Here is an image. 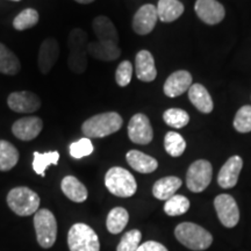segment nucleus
Returning a JSON list of instances; mask_svg holds the SVG:
<instances>
[{
  "label": "nucleus",
  "mask_w": 251,
  "mask_h": 251,
  "mask_svg": "<svg viewBox=\"0 0 251 251\" xmlns=\"http://www.w3.org/2000/svg\"><path fill=\"white\" fill-rule=\"evenodd\" d=\"M121 115L117 112H106L91 117L81 126V130L87 139H100L117 133L121 129Z\"/></svg>",
  "instance_id": "1"
},
{
  "label": "nucleus",
  "mask_w": 251,
  "mask_h": 251,
  "mask_svg": "<svg viewBox=\"0 0 251 251\" xmlns=\"http://www.w3.org/2000/svg\"><path fill=\"white\" fill-rule=\"evenodd\" d=\"M87 45L89 39L85 30L80 28H75L70 31L68 39L69 57L68 65L75 74H83L87 68Z\"/></svg>",
  "instance_id": "2"
},
{
  "label": "nucleus",
  "mask_w": 251,
  "mask_h": 251,
  "mask_svg": "<svg viewBox=\"0 0 251 251\" xmlns=\"http://www.w3.org/2000/svg\"><path fill=\"white\" fill-rule=\"evenodd\" d=\"M175 236L188 249L201 251L212 246L213 236L205 228L192 222H183L175 229Z\"/></svg>",
  "instance_id": "3"
},
{
  "label": "nucleus",
  "mask_w": 251,
  "mask_h": 251,
  "mask_svg": "<svg viewBox=\"0 0 251 251\" xmlns=\"http://www.w3.org/2000/svg\"><path fill=\"white\" fill-rule=\"evenodd\" d=\"M9 208L19 216H29L39 211L40 197L26 186L15 187L7 194Z\"/></svg>",
  "instance_id": "4"
},
{
  "label": "nucleus",
  "mask_w": 251,
  "mask_h": 251,
  "mask_svg": "<svg viewBox=\"0 0 251 251\" xmlns=\"http://www.w3.org/2000/svg\"><path fill=\"white\" fill-rule=\"evenodd\" d=\"M105 185L109 192L120 198L134 196L137 190V184L134 176L120 166L109 169L105 176Z\"/></svg>",
  "instance_id": "5"
},
{
  "label": "nucleus",
  "mask_w": 251,
  "mask_h": 251,
  "mask_svg": "<svg viewBox=\"0 0 251 251\" xmlns=\"http://www.w3.org/2000/svg\"><path fill=\"white\" fill-rule=\"evenodd\" d=\"M68 246L70 251H99V237L90 226L76 224L68 234Z\"/></svg>",
  "instance_id": "6"
},
{
  "label": "nucleus",
  "mask_w": 251,
  "mask_h": 251,
  "mask_svg": "<svg viewBox=\"0 0 251 251\" xmlns=\"http://www.w3.org/2000/svg\"><path fill=\"white\" fill-rule=\"evenodd\" d=\"M37 242L42 248L48 249L54 246L57 237V222L55 215L49 209H39L34 215Z\"/></svg>",
  "instance_id": "7"
},
{
  "label": "nucleus",
  "mask_w": 251,
  "mask_h": 251,
  "mask_svg": "<svg viewBox=\"0 0 251 251\" xmlns=\"http://www.w3.org/2000/svg\"><path fill=\"white\" fill-rule=\"evenodd\" d=\"M212 164L205 159L196 161L188 168L186 174V185L191 192L200 193L205 191L212 181Z\"/></svg>",
  "instance_id": "8"
},
{
  "label": "nucleus",
  "mask_w": 251,
  "mask_h": 251,
  "mask_svg": "<svg viewBox=\"0 0 251 251\" xmlns=\"http://www.w3.org/2000/svg\"><path fill=\"white\" fill-rule=\"evenodd\" d=\"M214 207L218 218L227 228H233L240 221V209L235 199L229 194H220L215 198Z\"/></svg>",
  "instance_id": "9"
},
{
  "label": "nucleus",
  "mask_w": 251,
  "mask_h": 251,
  "mask_svg": "<svg viewBox=\"0 0 251 251\" xmlns=\"http://www.w3.org/2000/svg\"><path fill=\"white\" fill-rule=\"evenodd\" d=\"M128 136L133 143L149 144L153 139V130L147 115L137 113L128 124Z\"/></svg>",
  "instance_id": "10"
},
{
  "label": "nucleus",
  "mask_w": 251,
  "mask_h": 251,
  "mask_svg": "<svg viewBox=\"0 0 251 251\" xmlns=\"http://www.w3.org/2000/svg\"><path fill=\"white\" fill-rule=\"evenodd\" d=\"M8 107L17 113H34L41 107V99L29 91H20L9 94Z\"/></svg>",
  "instance_id": "11"
},
{
  "label": "nucleus",
  "mask_w": 251,
  "mask_h": 251,
  "mask_svg": "<svg viewBox=\"0 0 251 251\" xmlns=\"http://www.w3.org/2000/svg\"><path fill=\"white\" fill-rule=\"evenodd\" d=\"M194 9L200 20L207 25H218L225 19V7L216 0H197Z\"/></svg>",
  "instance_id": "12"
},
{
  "label": "nucleus",
  "mask_w": 251,
  "mask_h": 251,
  "mask_svg": "<svg viewBox=\"0 0 251 251\" xmlns=\"http://www.w3.org/2000/svg\"><path fill=\"white\" fill-rule=\"evenodd\" d=\"M157 8L151 4L143 5L136 12L133 19V29L139 35H147L151 33L157 24Z\"/></svg>",
  "instance_id": "13"
},
{
  "label": "nucleus",
  "mask_w": 251,
  "mask_h": 251,
  "mask_svg": "<svg viewBox=\"0 0 251 251\" xmlns=\"http://www.w3.org/2000/svg\"><path fill=\"white\" fill-rule=\"evenodd\" d=\"M43 121L37 117H27L19 119L12 126V133L21 141H31L36 139L42 131Z\"/></svg>",
  "instance_id": "14"
},
{
  "label": "nucleus",
  "mask_w": 251,
  "mask_h": 251,
  "mask_svg": "<svg viewBox=\"0 0 251 251\" xmlns=\"http://www.w3.org/2000/svg\"><path fill=\"white\" fill-rule=\"evenodd\" d=\"M192 75L186 70H179L171 74L164 83V94L169 98H176L184 94L192 86Z\"/></svg>",
  "instance_id": "15"
},
{
  "label": "nucleus",
  "mask_w": 251,
  "mask_h": 251,
  "mask_svg": "<svg viewBox=\"0 0 251 251\" xmlns=\"http://www.w3.org/2000/svg\"><path fill=\"white\" fill-rule=\"evenodd\" d=\"M59 56V46L57 40L47 39L42 42L39 51V64L40 71L43 75H48L52 67L56 64Z\"/></svg>",
  "instance_id": "16"
},
{
  "label": "nucleus",
  "mask_w": 251,
  "mask_h": 251,
  "mask_svg": "<svg viewBox=\"0 0 251 251\" xmlns=\"http://www.w3.org/2000/svg\"><path fill=\"white\" fill-rule=\"evenodd\" d=\"M243 168L240 156H233L225 163L218 175V183L222 188H233L237 184L238 176Z\"/></svg>",
  "instance_id": "17"
},
{
  "label": "nucleus",
  "mask_w": 251,
  "mask_h": 251,
  "mask_svg": "<svg viewBox=\"0 0 251 251\" xmlns=\"http://www.w3.org/2000/svg\"><path fill=\"white\" fill-rule=\"evenodd\" d=\"M135 72L140 80L150 83L157 77L155 59L148 50H141L135 57Z\"/></svg>",
  "instance_id": "18"
},
{
  "label": "nucleus",
  "mask_w": 251,
  "mask_h": 251,
  "mask_svg": "<svg viewBox=\"0 0 251 251\" xmlns=\"http://www.w3.org/2000/svg\"><path fill=\"white\" fill-rule=\"evenodd\" d=\"M92 28L98 41L113 43V45L119 43V33L117 28L107 17H103V15L97 17L92 23Z\"/></svg>",
  "instance_id": "19"
},
{
  "label": "nucleus",
  "mask_w": 251,
  "mask_h": 251,
  "mask_svg": "<svg viewBox=\"0 0 251 251\" xmlns=\"http://www.w3.org/2000/svg\"><path fill=\"white\" fill-rule=\"evenodd\" d=\"M87 52L93 58L99 59V61H115L120 57L121 49L119 48L118 45H113V43L101 42V41H93L89 42L87 45Z\"/></svg>",
  "instance_id": "20"
},
{
  "label": "nucleus",
  "mask_w": 251,
  "mask_h": 251,
  "mask_svg": "<svg viewBox=\"0 0 251 251\" xmlns=\"http://www.w3.org/2000/svg\"><path fill=\"white\" fill-rule=\"evenodd\" d=\"M188 99L198 111L208 114L213 111V100L211 94L201 84H192L188 89Z\"/></svg>",
  "instance_id": "21"
},
{
  "label": "nucleus",
  "mask_w": 251,
  "mask_h": 251,
  "mask_svg": "<svg viewBox=\"0 0 251 251\" xmlns=\"http://www.w3.org/2000/svg\"><path fill=\"white\" fill-rule=\"evenodd\" d=\"M128 164L140 174H151L158 168V162L155 158L139 150H130L126 155Z\"/></svg>",
  "instance_id": "22"
},
{
  "label": "nucleus",
  "mask_w": 251,
  "mask_h": 251,
  "mask_svg": "<svg viewBox=\"0 0 251 251\" xmlns=\"http://www.w3.org/2000/svg\"><path fill=\"white\" fill-rule=\"evenodd\" d=\"M63 193L67 196L71 201L84 202L87 199V188L83 183H80L74 176H67L63 178L61 183Z\"/></svg>",
  "instance_id": "23"
},
{
  "label": "nucleus",
  "mask_w": 251,
  "mask_h": 251,
  "mask_svg": "<svg viewBox=\"0 0 251 251\" xmlns=\"http://www.w3.org/2000/svg\"><path fill=\"white\" fill-rule=\"evenodd\" d=\"M181 179L175 176H169V177L161 178L153 184L152 194L153 197L158 200H168L171 197H174L177 190H179L181 186Z\"/></svg>",
  "instance_id": "24"
},
{
  "label": "nucleus",
  "mask_w": 251,
  "mask_h": 251,
  "mask_svg": "<svg viewBox=\"0 0 251 251\" xmlns=\"http://www.w3.org/2000/svg\"><path fill=\"white\" fill-rule=\"evenodd\" d=\"M156 8L158 19L163 23H172L184 13V5L179 0H159Z\"/></svg>",
  "instance_id": "25"
},
{
  "label": "nucleus",
  "mask_w": 251,
  "mask_h": 251,
  "mask_svg": "<svg viewBox=\"0 0 251 251\" xmlns=\"http://www.w3.org/2000/svg\"><path fill=\"white\" fill-rule=\"evenodd\" d=\"M21 65L19 58L12 50L0 43V72L4 75L14 76L20 71Z\"/></svg>",
  "instance_id": "26"
},
{
  "label": "nucleus",
  "mask_w": 251,
  "mask_h": 251,
  "mask_svg": "<svg viewBox=\"0 0 251 251\" xmlns=\"http://www.w3.org/2000/svg\"><path fill=\"white\" fill-rule=\"evenodd\" d=\"M19 152L12 143L0 140V171H9L18 164Z\"/></svg>",
  "instance_id": "27"
},
{
  "label": "nucleus",
  "mask_w": 251,
  "mask_h": 251,
  "mask_svg": "<svg viewBox=\"0 0 251 251\" xmlns=\"http://www.w3.org/2000/svg\"><path fill=\"white\" fill-rule=\"evenodd\" d=\"M129 220V214L122 207H115L108 213L107 220H106V226L109 233L119 234L126 228Z\"/></svg>",
  "instance_id": "28"
},
{
  "label": "nucleus",
  "mask_w": 251,
  "mask_h": 251,
  "mask_svg": "<svg viewBox=\"0 0 251 251\" xmlns=\"http://www.w3.org/2000/svg\"><path fill=\"white\" fill-rule=\"evenodd\" d=\"M59 161L58 151H48V152H34L33 169L37 175L45 176V172L49 165H56Z\"/></svg>",
  "instance_id": "29"
},
{
  "label": "nucleus",
  "mask_w": 251,
  "mask_h": 251,
  "mask_svg": "<svg viewBox=\"0 0 251 251\" xmlns=\"http://www.w3.org/2000/svg\"><path fill=\"white\" fill-rule=\"evenodd\" d=\"M165 151L172 157H179L186 149V142L180 134L176 131H169L164 137Z\"/></svg>",
  "instance_id": "30"
},
{
  "label": "nucleus",
  "mask_w": 251,
  "mask_h": 251,
  "mask_svg": "<svg viewBox=\"0 0 251 251\" xmlns=\"http://www.w3.org/2000/svg\"><path fill=\"white\" fill-rule=\"evenodd\" d=\"M190 208V201L186 197L175 194L170 199L166 200L164 205V212L169 216H178L183 215Z\"/></svg>",
  "instance_id": "31"
},
{
  "label": "nucleus",
  "mask_w": 251,
  "mask_h": 251,
  "mask_svg": "<svg viewBox=\"0 0 251 251\" xmlns=\"http://www.w3.org/2000/svg\"><path fill=\"white\" fill-rule=\"evenodd\" d=\"M163 120L169 127L177 128V129H180V128L185 127L190 121V115L186 111H183L180 108H170L166 109L163 114Z\"/></svg>",
  "instance_id": "32"
},
{
  "label": "nucleus",
  "mask_w": 251,
  "mask_h": 251,
  "mask_svg": "<svg viewBox=\"0 0 251 251\" xmlns=\"http://www.w3.org/2000/svg\"><path fill=\"white\" fill-rule=\"evenodd\" d=\"M39 23V13L34 8H26L19 13L13 20V27L17 30L29 29Z\"/></svg>",
  "instance_id": "33"
},
{
  "label": "nucleus",
  "mask_w": 251,
  "mask_h": 251,
  "mask_svg": "<svg viewBox=\"0 0 251 251\" xmlns=\"http://www.w3.org/2000/svg\"><path fill=\"white\" fill-rule=\"evenodd\" d=\"M234 128L238 133L251 131V106L246 105L238 109L234 119Z\"/></svg>",
  "instance_id": "34"
},
{
  "label": "nucleus",
  "mask_w": 251,
  "mask_h": 251,
  "mask_svg": "<svg viewBox=\"0 0 251 251\" xmlns=\"http://www.w3.org/2000/svg\"><path fill=\"white\" fill-rule=\"evenodd\" d=\"M141 238H142V234L137 229L127 231L122 236L120 243L117 248V251H136L137 248L140 247Z\"/></svg>",
  "instance_id": "35"
},
{
  "label": "nucleus",
  "mask_w": 251,
  "mask_h": 251,
  "mask_svg": "<svg viewBox=\"0 0 251 251\" xmlns=\"http://www.w3.org/2000/svg\"><path fill=\"white\" fill-rule=\"evenodd\" d=\"M93 144L90 139L83 137V139L78 140L77 142H74L70 146V155L74 158H83V157L90 156L93 152Z\"/></svg>",
  "instance_id": "36"
},
{
  "label": "nucleus",
  "mask_w": 251,
  "mask_h": 251,
  "mask_svg": "<svg viewBox=\"0 0 251 251\" xmlns=\"http://www.w3.org/2000/svg\"><path fill=\"white\" fill-rule=\"evenodd\" d=\"M131 76H133V65L129 61H124L119 64L115 72V80L119 86L125 87L131 81Z\"/></svg>",
  "instance_id": "37"
},
{
  "label": "nucleus",
  "mask_w": 251,
  "mask_h": 251,
  "mask_svg": "<svg viewBox=\"0 0 251 251\" xmlns=\"http://www.w3.org/2000/svg\"><path fill=\"white\" fill-rule=\"evenodd\" d=\"M136 251H169L162 243L155 242V241H148L137 248Z\"/></svg>",
  "instance_id": "38"
},
{
  "label": "nucleus",
  "mask_w": 251,
  "mask_h": 251,
  "mask_svg": "<svg viewBox=\"0 0 251 251\" xmlns=\"http://www.w3.org/2000/svg\"><path fill=\"white\" fill-rule=\"evenodd\" d=\"M75 1L79 2V4H91V2H93L94 0H75Z\"/></svg>",
  "instance_id": "39"
},
{
  "label": "nucleus",
  "mask_w": 251,
  "mask_h": 251,
  "mask_svg": "<svg viewBox=\"0 0 251 251\" xmlns=\"http://www.w3.org/2000/svg\"><path fill=\"white\" fill-rule=\"evenodd\" d=\"M13 1H20V0H13Z\"/></svg>",
  "instance_id": "40"
}]
</instances>
